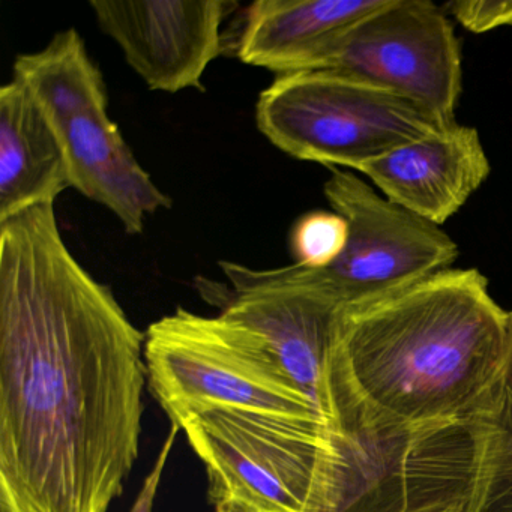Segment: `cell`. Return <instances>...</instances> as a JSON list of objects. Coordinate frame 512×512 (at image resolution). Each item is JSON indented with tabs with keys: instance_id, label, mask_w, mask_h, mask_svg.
Segmentation results:
<instances>
[{
	"instance_id": "cell-1",
	"label": "cell",
	"mask_w": 512,
	"mask_h": 512,
	"mask_svg": "<svg viewBox=\"0 0 512 512\" xmlns=\"http://www.w3.org/2000/svg\"><path fill=\"white\" fill-rule=\"evenodd\" d=\"M145 341L55 205L0 223V511H109L139 458Z\"/></svg>"
},
{
	"instance_id": "cell-2",
	"label": "cell",
	"mask_w": 512,
	"mask_h": 512,
	"mask_svg": "<svg viewBox=\"0 0 512 512\" xmlns=\"http://www.w3.org/2000/svg\"><path fill=\"white\" fill-rule=\"evenodd\" d=\"M508 338L509 313L478 269L343 308L331 370L347 430L365 446L463 428L499 379Z\"/></svg>"
},
{
	"instance_id": "cell-3",
	"label": "cell",
	"mask_w": 512,
	"mask_h": 512,
	"mask_svg": "<svg viewBox=\"0 0 512 512\" xmlns=\"http://www.w3.org/2000/svg\"><path fill=\"white\" fill-rule=\"evenodd\" d=\"M179 430L205 464L214 506L242 512L347 511L367 452L323 425L227 410L190 416Z\"/></svg>"
},
{
	"instance_id": "cell-4",
	"label": "cell",
	"mask_w": 512,
	"mask_h": 512,
	"mask_svg": "<svg viewBox=\"0 0 512 512\" xmlns=\"http://www.w3.org/2000/svg\"><path fill=\"white\" fill-rule=\"evenodd\" d=\"M145 359L149 389L178 428L190 416L227 410L323 425L337 433L265 341L221 314L176 308L149 326Z\"/></svg>"
},
{
	"instance_id": "cell-5",
	"label": "cell",
	"mask_w": 512,
	"mask_h": 512,
	"mask_svg": "<svg viewBox=\"0 0 512 512\" xmlns=\"http://www.w3.org/2000/svg\"><path fill=\"white\" fill-rule=\"evenodd\" d=\"M40 104L64 145L71 188L140 235L146 220L172 200L140 166L109 116V92L77 29L59 32L44 49L23 53L14 77Z\"/></svg>"
},
{
	"instance_id": "cell-6",
	"label": "cell",
	"mask_w": 512,
	"mask_h": 512,
	"mask_svg": "<svg viewBox=\"0 0 512 512\" xmlns=\"http://www.w3.org/2000/svg\"><path fill=\"white\" fill-rule=\"evenodd\" d=\"M260 133L284 154L352 169L454 124L391 89L331 70L278 74L256 104Z\"/></svg>"
},
{
	"instance_id": "cell-7",
	"label": "cell",
	"mask_w": 512,
	"mask_h": 512,
	"mask_svg": "<svg viewBox=\"0 0 512 512\" xmlns=\"http://www.w3.org/2000/svg\"><path fill=\"white\" fill-rule=\"evenodd\" d=\"M220 268L226 281L199 277L197 292L221 316L256 332L328 424L365 448L347 430L332 383V343L344 308L337 296L296 263L256 269L223 260Z\"/></svg>"
},
{
	"instance_id": "cell-8",
	"label": "cell",
	"mask_w": 512,
	"mask_h": 512,
	"mask_svg": "<svg viewBox=\"0 0 512 512\" xmlns=\"http://www.w3.org/2000/svg\"><path fill=\"white\" fill-rule=\"evenodd\" d=\"M307 70L358 77L455 122L463 80L460 43L448 17L430 0H388L340 32Z\"/></svg>"
},
{
	"instance_id": "cell-9",
	"label": "cell",
	"mask_w": 512,
	"mask_h": 512,
	"mask_svg": "<svg viewBox=\"0 0 512 512\" xmlns=\"http://www.w3.org/2000/svg\"><path fill=\"white\" fill-rule=\"evenodd\" d=\"M332 211L346 218L349 241L340 259L314 277L343 307L374 301L451 269L458 247L442 229L395 205L350 170L325 182Z\"/></svg>"
},
{
	"instance_id": "cell-10",
	"label": "cell",
	"mask_w": 512,
	"mask_h": 512,
	"mask_svg": "<svg viewBox=\"0 0 512 512\" xmlns=\"http://www.w3.org/2000/svg\"><path fill=\"white\" fill-rule=\"evenodd\" d=\"M95 20L151 91H203V76L223 53L232 0H91Z\"/></svg>"
},
{
	"instance_id": "cell-11",
	"label": "cell",
	"mask_w": 512,
	"mask_h": 512,
	"mask_svg": "<svg viewBox=\"0 0 512 512\" xmlns=\"http://www.w3.org/2000/svg\"><path fill=\"white\" fill-rule=\"evenodd\" d=\"M395 205L442 226L490 175L478 131L457 122L359 167Z\"/></svg>"
},
{
	"instance_id": "cell-12",
	"label": "cell",
	"mask_w": 512,
	"mask_h": 512,
	"mask_svg": "<svg viewBox=\"0 0 512 512\" xmlns=\"http://www.w3.org/2000/svg\"><path fill=\"white\" fill-rule=\"evenodd\" d=\"M71 188L64 145L31 92L16 79L0 88V223L55 205Z\"/></svg>"
},
{
	"instance_id": "cell-13",
	"label": "cell",
	"mask_w": 512,
	"mask_h": 512,
	"mask_svg": "<svg viewBox=\"0 0 512 512\" xmlns=\"http://www.w3.org/2000/svg\"><path fill=\"white\" fill-rule=\"evenodd\" d=\"M388 0H257L245 11L239 61L278 74L307 70L317 53Z\"/></svg>"
},
{
	"instance_id": "cell-14",
	"label": "cell",
	"mask_w": 512,
	"mask_h": 512,
	"mask_svg": "<svg viewBox=\"0 0 512 512\" xmlns=\"http://www.w3.org/2000/svg\"><path fill=\"white\" fill-rule=\"evenodd\" d=\"M461 430L469 442V479L461 512H488L512 502V311L499 379Z\"/></svg>"
},
{
	"instance_id": "cell-15",
	"label": "cell",
	"mask_w": 512,
	"mask_h": 512,
	"mask_svg": "<svg viewBox=\"0 0 512 512\" xmlns=\"http://www.w3.org/2000/svg\"><path fill=\"white\" fill-rule=\"evenodd\" d=\"M349 241V224L337 212L302 215L290 230L289 247L296 265L326 269L334 265Z\"/></svg>"
},
{
	"instance_id": "cell-16",
	"label": "cell",
	"mask_w": 512,
	"mask_h": 512,
	"mask_svg": "<svg viewBox=\"0 0 512 512\" xmlns=\"http://www.w3.org/2000/svg\"><path fill=\"white\" fill-rule=\"evenodd\" d=\"M449 13L475 34L512 26V0H461L448 5Z\"/></svg>"
},
{
	"instance_id": "cell-17",
	"label": "cell",
	"mask_w": 512,
	"mask_h": 512,
	"mask_svg": "<svg viewBox=\"0 0 512 512\" xmlns=\"http://www.w3.org/2000/svg\"><path fill=\"white\" fill-rule=\"evenodd\" d=\"M179 431L181 430L176 425H172V428H170L169 434H167L166 440H164L163 446H161L160 454H158L157 460H155L154 467H152L149 475L146 476L142 490H140L139 496H137L130 512H154L158 487H160L164 469H166L167 463H169L170 452H172Z\"/></svg>"
},
{
	"instance_id": "cell-18",
	"label": "cell",
	"mask_w": 512,
	"mask_h": 512,
	"mask_svg": "<svg viewBox=\"0 0 512 512\" xmlns=\"http://www.w3.org/2000/svg\"><path fill=\"white\" fill-rule=\"evenodd\" d=\"M397 512H461L460 500L452 503H430V505L418 506V508H401Z\"/></svg>"
},
{
	"instance_id": "cell-19",
	"label": "cell",
	"mask_w": 512,
	"mask_h": 512,
	"mask_svg": "<svg viewBox=\"0 0 512 512\" xmlns=\"http://www.w3.org/2000/svg\"><path fill=\"white\" fill-rule=\"evenodd\" d=\"M215 512H242L241 509L233 508V506L217 505L215 506Z\"/></svg>"
},
{
	"instance_id": "cell-20",
	"label": "cell",
	"mask_w": 512,
	"mask_h": 512,
	"mask_svg": "<svg viewBox=\"0 0 512 512\" xmlns=\"http://www.w3.org/2000/svg\"><path fill=\"white\" fill-rule=\"evenodd\" d=\"M488 512H512V502L505 503V505L497 506V508L491 509Z\"/></svg>"
}]
</instances>
